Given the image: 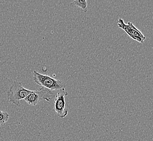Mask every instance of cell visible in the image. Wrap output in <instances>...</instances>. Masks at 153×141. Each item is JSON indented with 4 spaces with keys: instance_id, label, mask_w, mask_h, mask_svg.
<instances>
[{
    "instance_id": "1",
    "label": "cell",
    "mask_w": 153,
    "mask_h": 141,
    "mask_svg": "<svg viewBox=\"0 0 153 141\" xmlns=\"http://www.w3.org/2000/svg\"><path fill=\"white\" fill-rule=\"evenodd\" d=\"M33 80L37 85L41 86V88L52 92H58L65 88V84L63 82L47 75H43L36 70L33 72Z\"/></svg>"
},
{
    "instance_id": "2",
    "label": "cell",
    "mask_w": 153,
    "mask_h": 141,
    "mask_svg": "<svg viewBox=\"0 0 153 141\" xmlns=\"http://www.w3.org/2000/svg\"><path fill=\"white\" fill-rule=\"evenodd\" d=\"M33 91L25 88L22 82L14 81L12 86L7 91V97L10 103L19 106L20 100L25 99V98L30 94Z\"/></svg>"
},
{
    "instance_id": "3",
    "label": "cell",
    "mask_w": 153,
    "mask_h": 141,
    "mask_svg": "<svg viewBox=\"0 0 153 141\" xmlns=\"http://www.w3.org/2000/svg\"><path fill=\"white\" fill-rule=\"evenodd\" d=\"M53 92L41 88L39 91H33L24 100L28 105L36 106L42 99L50 102L53 99Z\"/></svg>"
},
{
    "instance_id": "4",
    "label": "cell",
    "mask_w": 153,
    "mask_h": 141,
    "mask_svg": "<svg viewBox=\"0 0 153 141\" xmlns=\"http://www.w3.org/2000/svg\"><path fill=\"white\" fill-rule=\"evenodd\" d=\"M117 25L120 28L124 30V32L131 38L141 44H143L144 42L146 40V37L142 34V33L138 30L131 22H128V24H126L123 20L120 18L118 21Z\"/></svg>"
},
{
    "instance_id": "5",
    "label": "cell",
    "mask_w": 153,
    "mask_h": 141,
    "mask_svg": "<svg viewBox=\"0 0 153 141\" xmlns=\"http://www.w3.org/2000/svg\"><path fill=\"white\" fill-rule=\"evenodd\" d=\"M68 95L65 89L58 91L54 98V110L56 112L58 117L64 118L68 115V110L66 105L65 97Z\"/></svg>"
},
{
    "instance_id": "6",
    "label": "cell",
    "mask_w": 153,
    "mask_h": 141,
    "mask_svg": "<svg viewBox=\"0 0 153 141\" xmlns=\"http://www.w3.org/2000/svg\"><path fill=\"white\" fill-rule=\"evenodd\" d=\"M87 6V1L86 0H75L70 3V6L78 7L81 8L84 13H86L88 11Z\"/></svg>"
},
{
    "instance_id": "7",
    "label": "cell",
    "mask_w": 153,
    "mask_h": 141,
    "mask_svg": "<svg viewBox=\"0 0 153 141\" xmlns=\"http://www.w3.org/2000/svg\"><path fill=\"white\" fill-rule=\"evenodd\" d=\"M9 115L6 112L0 111V126H2L8 122L9 119Z\"/></svg>"
}]
</instances>
